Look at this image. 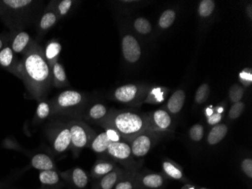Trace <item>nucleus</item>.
I'll list each match as a JSON object with an SVG mask.
<instances>
[{
    "label": "nucleus",
    "mask_w": 252,
    "mask_h": 189,
    "mask_svg": "<svg viewBox=\"0 0 252 189\" xmlns=\"http://www.w3.org/2000/svg\"><path fill=\"white\" fill-rule=\"evenodd\" d=\"M144 86L136 84H126L117 88L113 93V100L127 105H141L146 99Z\"/></svg>",
    "instance_id": "8"
},
{
    "label": "nucleus",
    "mask_w": 252,
    "mask_h": 189,
    "mask_svg": "<svg viewBox=\"0 0 252 189\" xmlns=\"http://www.w3.org/2000/svg\"><path fill=\"white\" fill-rule=\"evenodd\" d=\"M17 76L24 82L34 99L45 100L52 86V71L42 47L36 41L19 61Z\"/></svg>",
    "instance_id": "1"
},
{
    "label": "nucleus",
    "mask_w": 252,
    "mask_h": 189,
    "mask_svg": "<svg viewBox=\"0 0 252 189\" xmlns=\"http://www.w3.org/2000/svg\"><path fill=\"white\" fill-rule=\"evenodd\" d=\"M181 189H196V186H193L192 184H190V183H187V184H185V186H183Z\"/></svg>",
    "instance_id": "42"
},
{
    "label": "nucleus",
    "mask_w": 252,
    "mask_h": 189,
    "mask_svg": "<svg viewBox=\"0 0 252 189\" xmlns=\"http://www.w3.org/2000/svg\"><path fill=\"white\" fill-rule=\"evenodd\" d=\"M166 185V177L162 173H141L137 175V189H162Z\"/></svg>",
    "instance_id": "14"
},
{
    "label": "nucleus",
    "mask_w": 252,
    "mask_h": 189,
    "mask_svg": "<svg viewBox=\"0 0 252 189\" xmlns=\"http://www.w3.org/2000/svg\"><path fill=\"white\" fill-rule=\"evenodd\" d=\"M106 156L116 163H120L126 170H137L138 166L134 160L131 146L127 141L112 143L107 149Z\"/></svg>",
    "instance_id": "6"
},
{
    "label": "nucleus",
    "mask_w": 252,
    "mask_h": 189,
    "mask_svg": "<svg viewBox=\"0 0 252 189\" xmlns=\"http://www.w3.org/2000/svg\"><path fill=\"white\" fill-rule=\"evenodd\" d=\"M147 114L150 123V129L159 133L171 131L173 126V120L171 114L167 111L158 109Z\"/></svg>",
    "instance_id": "10"
},
{
    "label": "nucleus",
    "mask_w": 252,
    "mask_h": 189,
    "mask_svg": "<svg viewBox=\"0 0 252 189\" xmlns=\"http://www.w3.org/2000/svg\"><path fill=\"white\" fill-rule=\"evenodd\" d=\"M207 189V188L202 187V188H199V189Z\"/></svg>",
    "instance_id": "44"
},
{
    "label": "nucleus",
    "mask_w": 252,
    "mask_h": 189,
    "mask_svg": "<svg viewBox=\"0 0 252 189\" xmlns=\"http://www.w3.org/2000/svg\"><path fill=\"white\" fill-rule=\"evenodd\" d=\"M52 86L56 88H64L70 86L66 72L63 65L58 62L51 67Z\"/></svg>",
    "instance_id": "24"
},
{
    "label": "nucleus",
    "mask_w": 252,
    "mask_h": 189,
    "mask_svg": "<svg viewBox=\"0 0 252 189\" xmlns=\"http://www.w3.org/2000/svg\"><path fill=\"white\" fill-rule=\"evenodd\" d=\"M62 50V44L56 39H52L46 44L43 49L44 56L49 66L52 67L59 62Z\"/></svg>",
    "instance_id": "23"
},
{
    "label": "nucleus",
    "mask_w": 252,
    "mask_h": 189,
    "mask_svg": "<svg viewBox=\"0 0 252 189\" xmlns=\"http://www.w3.org/2000/svg\"><path fill=\"white\" fill-rule=\"evenodd\" d=\"M35 41L26 31L16 30L10 33L8 45L15 55H22L23 56L31 49Z\"/></svg>",
    "instance_id": "11"
},
{
    "label": "nucleus",
    "mask_w": 252,
    "mask_h": 189,
    "mask_svg": "<svg viewBox=\"0 0 252 189\" xmlns=\"http://www.w3.org/2000/svg\"><path fill=\"white\" fill-rule=\"evenodd\" d=\"M240 78H241L243 82L246 85H249L252 83V73L249 72V70H245L240 74Z\"/></svg>",
    "instance_id": "39"
},
{
    "label": "nucleus",
    "mask_w": 252,
    "mask_h": 189,
    "mask_svg": "<svg viewBox=\"0 0 252 189\" xmlns=\"http://www.w3.org/2000/svg\"><path fill=\"white\" fill-rule=\"evenodd\" d=\"M99 125L115 129L123 140L127 142L150 129L148 114L134 111H110L108 116Z\"/></svg>",
    "instance_id": "2"
},
{
    "label": "nucleus",
    "mask_w": 252,
    "mask_h": 189,
    "mask_svg": "<svg viewBox=\"0 0 252 189\" xmlns=\"http://www.w3.org/2000/svg\"><path fill=\"white\" fill-rule=\"evenodd\" d=\"M86 102V96L79 91L71 89L63 91L50 100L52 115L81 117Z\"/></svg>",
    "instance_id": "3"
},
{
    "label": "nucleus",
    "mask_w": 252,
    "mask_h": 189,
    "mask_svg": "<svg viewBox=\"0 0 252 189\" xmlns=\"http://www.w3.org/2000/svg\"><path fill=\"white\" fill-rule=\"evenodd\" d=\"M59 173L69 189H88L90 183V175L83 169L73 167Z\"/></svg>",
    "instance_id": "9"
},
{
    "label": "nucleus",
    "mask_w": 252,
    "mask_h": 189,
    "mask_svg": "<svg viewBox=\"0 0 252 189\" xmlns=\"http://www.w3.org/2000/svg\"><path fill=\"white\" fill-rule=\"evenodd\" d=\"M228 129V126L224 123L215 125L208 134L207 143L210 146H216L219 144L226 137Z\"/></svg>",
    "instance_id": "28"
},
{
    "label": "nucleus",
    "mask_w": 252,
    "mask_h": 189,
    "mask_svg": "<svg viewBox=\"0 0 252 189\" xmlns=\"http://www.w3.org/2000/svg\"><path fill=\"white\" fill-rule=\"evenodd\" d=\"M134 29L137 33L141 34H148L152 31V25L151 22L145 18H137L134 21Z\"/></svg>",
    "instance_id": "31"
},
{
    "label": "nucleus",
    "mask_w": 252,
    "mask_h": 189,
    "mask_svg": "<svg viewBox=\"0 0 252 189\" xmlns=\"http://www.w3.org/2000/svg\"><path fill=\"white\" fill-rule=\"evenodd\" d=\"M51 116H53V115H52V108L50 101H40L36 108L32 123L35 125L40 124Z\"/></svg>",
    "instance_id": "27"
},
{
    "label": "nucleus",
    "mask_w": 252,
    "mask_h": 189,
    "mask_svg": "<svg viewBox=\"0 0 252 189\" xmlns=\"http://www.w3.org/2000/svg\"><path fill=\"white\" fill-rule=\"evenodd\" d=\"M243 95H244V89L241 86L237 84L232 86L230 90V93H229L230 100L233 103L241 102Z\"/></svg>",
    "instance_id": "36"
},
{
    "label": "nucleus",
    "mask_w": 252,
    "mask_h": 189,
    "mask_svg": "<svg viewBox=\"0 0 252 189\" xmlns=\"http://www.w3.org/2000/svg\"><path fill=\"white\" fill-rule=\"evenodd\" d=\"M138 170H125L121 178L118 180L113 189H137V175Z\"/></svg>",
    "instance_id": "26"
},
{
    "label": "nucleus",
    "mask_w": 252,
    "mask_h": 189,
    "mask_svg": "<svg viewBox=\"0 0 252 189\" xmlns=\"http://www.w3.org/2000/svg\"><path fill=\"white\" fill-rule=\"evenodd\" d=\"M55 3L56 1H51L39 19L37 28L39 38H43L48 31L53 28L60 20L56 11Z\"/></svg>",
    "instance_id": "13"
},
{
    "label": "nucleus",
    "mask_w": 252,
    "mask_h": 189,
    "mask_svg": "<svg viewBox=\"0 0 252 189\" xmlns=\"http://www.w3.org/2000/svg\"><path fill=\"white\" fill-rule=\"evenodd\" d=\"M73 3L74 2L72 0H62L59 2L56 1L55 7H56V11L59 15V19L64 18L68 15L70 10L72 9Z\"/></svg>",
    "instance_id": "30"
},
{
    "label": "nucleus",
    "mask_w": 252,
    "mask_h": 189,
    "mask_svg": "<svg viewBox=\"0 0 252 189\" xmlns=\"http://www.w3.org/2000/svg\"><path fill=\"white\" fill-rule=\"evenodd\" d=\"M209 92H210V89L209 86L207 83H204L201 85L198 88L197 91L196 92V96H195V101L198 105H202L204 102L207 101L209 98Z\"/></svg>",
    "instance_id": "34"
},
{
    "label": "nucleus",
    "mask_w": 252,
    "mask_h": 189,
    "mask_svg": "<svg viewBox=\"0 0 252 189\" xmlns=\"http://www.w3.org/2000/svg\"><path fill=\"white\" fill-rule=\"evenodd\" d=\"M125 170L122 167H117L115 170L107 176L95 180L91 189H113L118 180L121 178Z\"/></svg>",
    "instance_id": "21"
},
{
    "label": "nucleus",
    "mask_w": 252,
    "mask_h": 189,
    "mask_svg": "<svg viewBox=\"0 0 252 189\" xmlns=\"http://www.w3.org/2000/svg\"><path fill=\"white\" fill-rule=\"evenodd\" d=\"M0 18L5 22L6 18V12H5V7L2 5V1H0Z\"/></svg>",
    "instance_id": "41"
},
{
    "label": "nucleus",
    "mask_w": 252,
    "mask_h": 189,
    "mask_svg": "<svg viewBox=\"0 0 252 189\" xmlns=\"http://www.w3.org/2000/svg\"><path fill=\"white\" fill-rule=\"evenodd\" d=\"M175 17H176V13L174 10H165L160 16L158 25L162 29H168L173 24Z\"/></svg>",
    "instance_id": "29"
},
{
    "label": "nucleus",
    "mask_w": 252,
    "mask_h": 189,
    "mask_svg": "<svg viewBox=\"0 0 252 189\" xmlns=\"http://www.w3.org/2000/svg\"><path fill=\"white\" fill-rule=\"evenodd\" d=\"M39 189H63L66 186L59 170L39 171Z\"/></svg>",
    "instance_id": "15"
},
{
    "label": "nucleus",
    "mask_w": 252,
    "mask_h": 189,
    "mask_svg": "<svg viewBox=\"0 0 252 189\" xmlns=\"http://www.w3.org/2000/svg\"><path fill=\"white\" fill-rule=\"evenodd\" d=\"M252 4H250V5H249V6L247 7V13L248 15H249V18H252Z\"/></svg>",
    "instance_id": "43"
},
{
    "label": "nucleus",
    "mask_w": 252,
    "mask_h": 189,
    "mask_svg": "<svg viewBox=\"0 0 252 189\" xmlns=\"http://www.w3.org/2000/svg\"><path fill=\"white\" fill-rule=\"evenodd\" d=\"M31 166L39 171L58 170L56 163L52 157L47 153H35L29 156Z\"/></svg>",
    "instance_id": "20"
},
{
    "label": "nucleus",
    "mask_w": 252,
    "mask_h": 189,
    "mask_svg": "<svg viewBox=\"0 0 252 189\" xmlns=\"http://www.w3.org/2000/svg\"><path fill=\"white\" fill-rule=\"evenodd\" d=\"M245 107H246V105L243 102H236V103L233 104L232 107L230 108V112L228 113V116H229L230 120H236L243 114Z\"/></svg>",
    "instance_id": "35"
},
{
    "label": "nucleus",
    "mask_w": 252,
    "mask_h": 189,
    "mask_svg": "<svg viewBox=\"0 0 252 189\" xmlns=\"http://www.w3.org/2000/svg\"><path fill=\"white\" fill-rule=\"evenodd\" d=\"M18 65L19 61L17 55L8 44L0 51V67L17 76Z\"/></svg>",
    "instance_id": "18"
},
{
    "label": "nucleus",
    "mask_w": 252,
    "mask_h": 189,
    "mask_svg": "<svg viewBox=\"0 0 252 189\" xmlns=\"http://www.w3.org/2000/svg\"><path fill=\"white\" fill-rule=\"evenodd\" d=\"M215 4L212 0H202L199 3L198 12L202 18L210 16L215 9Z\"/></svg>",
    "instance_id": "32"
},
{
    "label": "nucleus",
    "mask_w": 252,
    "mask_h": 189,
    "mask_svg": "<svg viewBox=\"0 0 252 189\" xmlns=\"http://www.w3.org/2000/svg\"><path fill=\"white\" fill-rule=\"evenodd\" d=\"M122 51L125 60L128 63H136L141 58V45L131 34H126L123 36L122 39Z\"/></svg>",
    "instance_id": "12"
},
{
    "label": "nucleus",
    "mask_w": 252,
    "mask_h": 189,
    "mask_svg": "<svg viewBox=\"0 0 252 189\" xmlns=\"http://www.w3.org/2000/svg\"><path fill=\"white\" fill-rule=\"evenodd\" d=\"M9 42V34H0V51L6 46Z\"/></svg>",
    "instance_id": "40"
},
{
    "label": "nucleus",
    "mask_w": 252,
    "mask_h": 189,
    "mask_svg": "<svg viewBox=\"0 0 252 189\" xmlns=\"http://www.w3.org/2000/svg\"><path fill=\"white\" fill-rule=\"evenodd\" d=\"M110 111L106 105L101 103H96L83 112L81 117L86 121L100 124L108 116Z\"/></svg>",
    "instance_id": "17"
},
{
    "label": "nucleus",
    "mask_w": 252,
    "mask_h": 189,
    "mask_svg": "<svg viewBox=\"0 0 252 189\" xmlns=\"http://www.w3.org/2000/svg\"><path fill=\"white\" fill-rule=\"evenodd\" d=\"M143 189V188H141V189Z\"/></svg>",
    "instance_id": "45"
},
{
    "label": "nucleus",
    "mask_w": 252,
    "mask_h": 189,
    "mask_svg": "<svg viewBox=\"0 0 252 189\" xmlns=\"http://www.w3.org/2000/svg\"><path fill=\"white\" fill-rule=\"evenodd\" d=\"M162 171L165 177L177 180L181 183H189V180L184 174L182 169L179 165L170 160H165L162 163Z\"/></svg>",
    "instance_id": "22"
},
{
    "label": "nucleus",
    "mask_w": 252,
    "mask_h": 189,
    "mask_svg": "<svg viewBox=\"0 0 252 189\" xmlns=\"http://www.w3.org/2000/svg\"><path fill=\"white\" fill-rule=\"evenodd\" d=\"M185 99H186V94L185 91L182 89L175 91L171 95L167 103V109L169 112V113L177 114L179 113L185 105Z\"/></svg>",
    "instance_id": "25"
},
{
    "label": "nucleus",
    "mask_w": 252,
    "mask_h": 189,
    "mask_svg": "<svg viewBox=\"0 0 252 189\" xmlns=\"http://www.w3.org/2000/svg\"><path fill=\"white\" fill-rule=\"evenodd\" d=\"M112 143H113V141H112L110 135L107 133V130H104L101 133H95L89 148L92 149L94 153L98 154L100 157H106L107 149Z\"/></svg>",
    "instance_id": "19"
},
{
    "label": "nucleus",
    "mask_w": 252,
    "mask_h": 189,
    "mask_svg": "<svg viewBox=\"0 0 252 189\" xmlns=\"http://www.w3.org/2000/svg\"><path fill=\"white\" fill-rule=\"evenodd\" d=\"M222 120V114L219 112H212L209 116H207V122L211 126H215L219 124Z\"/></svg>",
    "instance_id": "38"
},
{
    "label": "nucleus",
    "mask_w": 252,
    "mask_h": 189,
    "mask_svg": "<svg viewBox=\"0 0 252 189\" xmlns=\"http://www.w3.org/2000/svg\"><path fill=\"white\" fill-rule=\"evenodd\" d=\"M46 136L51 149L56 155H62L70 150L71 136L67 123L59 120L52 122L46 129Z\"/></svg>",
    "instance_id": "4"
},
{
    "label": "nucleus",
    "mask_w": 252,
    "mask_h": 189,
    "mask_svg": "<svg viewBox=\"0 0 252 189\" xmlns=\"http://www.w3.org/2000/svg\"><path fill=\"white\" fill-rule=\"evenodd\" d=\"M117 166V163L113 161L112 159L108 157H100L94 163L92 170H91L90 177L92 180H95L107 176L109 173L115 170Z\"/></svg>",
    "instance_id": "16"
},
{
    "label": "nucleus",
    "mask_w": 252,
    "mask_h": 189,
    "mask_svg": "<svg viewBox=\"0 0 252 189\" xmlns=\"http://www.w3.org/2000/svg\"><path fill=\"white\" fill-rule=\"evenodd\" d=\"M205 135V128L200 123H196L191 126L189 130V136L192 142L199 143L203 139Z\"/></svg>",
    "instance_id": "33"
},
{
    "label": "nucleus",
    "mask_w": 252,
    "mask_h": 189,
    "mask_svg": "<svg viewBox=\"0 0 252 189\" xmlns=\"http://www.w3.org/2000/svg\"><path fill=\"white\" fill-rule=\"evenodd\" d=\"M71 136L70 150L75 157L85 149L89 148L96 132L83 120H72L67 123Z\"/></svg>",
    "instance_id": "5"
},
{
    "label": "nucleus",
    "mask_w": 252,
    "mask_h": 189,
    "mask_svg": "<svg viewBox=\"0 0 252 189\" xmlns=\"http://www.w3.org/2000/svg\"><path fill=\"white\" fill-rule=\"evenodd\" d=\"M241 169L245 176L249 180L252 179V158H245L241 162Z\"/></svg>",
    "instance_id": "37"
},
{
    "label": "nucleus",
    "mask_w": 252,
    "mask_h": 189,
    "mask_svg": "<svg viewBox=\"0 0 252 189\" xmlns=\"http://www.w3.org/2000/svg\"><path fill=\"white\" fill-rule=\"evenodd\" d=\"M162 134L151 129H147L128 141L133 157L137 159L145 157L159 140Z\"/></svg>",
    "instance_id": "7"
}]
</instances>
